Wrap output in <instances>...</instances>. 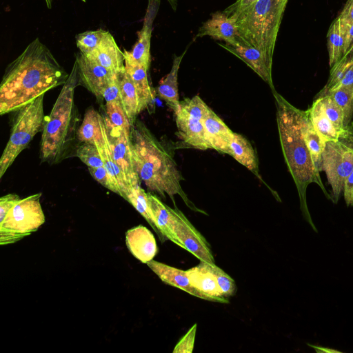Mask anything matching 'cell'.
<instances>
[{"instance_id": "obj_22", "label": "cell", "mask_w": 353, "mask_h": 353, "mask_svg": "<svg viewBox=\"0 0 353 353\" xmlns=\"http://www.w3.org/2000/svg\"><path fill=\"white\" fill-rule=\"evenodd\" d=\"M186 50L179 56L174 55L170 72L159 82L156 92L159 98L174 112L179 108L180 101L178 89V72Z\"/></svg>"}, {"instance_id": "obj_9", "label": "cell", "mask_w": 353, "mask_h": 353, "mask_svg": "<svg viewBox=\"0 0 353 353\" xmlns=\"http://www.w3.org/2000/svg\"><path fill=\"white\" fill-rule=\"evenodd\" d=\"M353 170V145L342 141H327L322 153L321 171L332 188V201L337 203L344 182Z\"/></svg>"}, {"instance_id": "obj_12", "label": "cell", "mask_w": 353, "mask_h": 353, "mask_svg": "<svg viewBox=\"0 0 353 353\" xmlns=\"http://www.w3.org/2000/svg\"><path fill=\"white\" fill-rule=\"evenodd\" d=\"M80 84L83 85L98 100L116 74L100 65L87 56L79 53L76 56Z\"/></svg>"}, {"instance_id": "obj_11", "label": "cell", "mask_w": 353, "mask_h": 353, "mask_svg": "<svg viewBox=\"0 0 353 353\" xmlns=\"http://www.w3.org/2000/svg\"><path fill=\"white\" fill-rule=\"evenodd\" d=\"M172 210L175 218L174 243L190 252L200 261L214 263L210 246L206 239L176 206Z\"/></svg>"}, {"instance_id": "obj_32", "label": "cell", "mask_w": 353, "mask_h": 353, "mask_svg": "<svg viewBox=\"0 0 353 353\" xmlns=\"http://www.w3.org/2000/svg\"><path fill=\"white\" fill-rule=\"evenodd\" d=\"M106 30L99 29L89 30L76 35V44L80 52L88 55L92 52L99 46L106 33Z\"/></svg>"}, {"instance_id": "obj_20", "label": "cell", "mask_w": 353, "mask_h": 353, "mask_svg": "<svg viewBox=\"0 0 353 353\" xmlns=\"http://www.w3.org/2000/svg\"><path fill=\"white\" fill-rule=\"evenodd\" d=\"M147 265L163 283L179 288L192 296L208 301V298L205 295L200 293L191 285L186 270L178 269L154 260L149 261Z\"/></svg>"}, {"instance_id": "obj_1", "label": "cell", "mask_w": 353, "mask_h": 353, "mask_svg": "<svg viewBox=\"0 0 353 353\" xmlns=\"http://www.w3.org/2000/svg\"><path fill=\"white\" fill-rule=\"evenodd\" d=\"M69 74L37 38L10 63L0 84V114L12 112L63 85Z\"/></svg>"}, {"instance_id": "obj_31", "label": "cell", "mask_w": 353, "mask_h": 353, "mask_svg": "<svg viewBox=\"0 0 353 353\" xmlns=\"http://www.w3.org/2000/svg\"><path fill=\"white\" fill-rule=\"evenodd\" d=\"M322 94L329 95L341 108L345 130L353 135V85L339 88Z\"/></svg>"}, {"instance_id": "obj_19", "label": "cell", "mask_w": 353, "mask_h": 353, "mask_svg": "<svg viewBox=\"0 0 353 353\" xmlns=\"http://www.w3.org/2000/svg\"><path fill=\"white\" fill-rule=\"evenodd\" d=\"M203 121L205 139L211 149L230 154L234 132L211 108L208 109Z\"/></svg>"}, {"instance_id": "obj_14", "label": "cell", "mask_w": 353, "mask_h": 353, "mask_svg": "<svg viewBox=\"0 0 353 353\" xmlns=\"http://www.w3.org/2000/svg\"><path fill=\"white\" fill-rule=\"evenodd\" d=\"M211 264L200 261L198 265L186 270L190 282L194 288L208 298V301L228 303V299L222 294Z\"/></svg>"}, {"instance_id": "obj_38", "label": "cell", "mask_w": 353, "mask_h": 353, "mask_svg": "<svg viewBox=\"0 0 353 353\" xmlns=\"http://www.w3.org/2000/svg\"><path fill=\"white\" fill-rule=\"evenodd\" d=\"M197 324H194L174 347L173 353H191L194 348Z\"/></svg>"}, {"instance_id": "obj_13", "label": "cell", "mask_w": 353, "mask_h": 353, "mask_svg": "<svg viewBox=\"0 0 353 353\" xmlns=\"http://www.w3.org/2000/svg\"><path fill=\"white\" fill-rule=\"evenodd\" d=\"M218 44L245 62L269 85L272 91L275 90L272 78V66L268 63L260 51L246 44L240 38L234 43Z\"/></svg>"}, {"instance_id": "obj_33", "label": "cell", "mask_w": 353, "mask_h": 353, "mask_svg": "<svg viewBox=\"0 0 353 353\" xmlns=\"http://www.w3.org/2000/svg\"><path fill=\"white\" fill-rule=\"evenodd\" d=\"M74 152L75 156L79 158L88 168H96L104 166L99 149L94 144L80 142Z\"/></svg>"}, {"instance_id": "obj_39", "label": "cell", "mask_w": 353, "mask_h": 353, "mask_svg": "<svg viewBox=\"0 0 353 353\" xmlns=\"http://www.w3.org/2000/svg\"><path fill=\"white\" fill-rule=\"evenodd\" d=\"M120 76L121 74H116L105 90L103 94V99L105 100V103L117 102L121 103Z\"/></svg>"}, {"instance_id": "obj_21", "label": "cell", "mask_w": 353, "mask_h": 353, "mask_svg": "<svg viewBox=\"0 0 353 353\" xmlns=\"http://www.w3.org/2000/svg\"><path fill=\"white\" fill-rule=\"evenodd\" d=\"M123 53L125 72L136 87L145 110L153 105L154 102V91L150 86L148 79V70L134 61L129 51L125 50Z\"/></svg>"}, {"instance_id": "obj_2", "label": "cell", "mask_w": 353, "mask_h": 353, "mask_svg": "<svg viewBox=\"0 0 353 353\" xmlns=\"http://www.w3.org/2000/svg\"><path fill=\"white\" fill-rule=\"evenodd\" d=\"M130 141L136 170L148 190L163 199L167 194L174 204V196L178 194L192 210L208 214L196 207L183 190L181 182L184 179L172 152L142 121L137 120L132 126Z\"/></svg>"}, {"instance_id": "obj_26", "label": "cell", "mask_w": 353, "mask_h": 353, "mask_svg": "<svg viewBox=\"0 0 353 353\" xmlns=\"http://www.w3.org/2000/svg\"><path fill=\"white\" fill-rule=\"evenodd\" d=\"M229 155L255 175L259 176L257 155L252 144L242 134L234 132Z\"/></svg>"}, {"instance_id": "obj_8", "label": "cell", "mask_w": 353, "mask_h": 353, "mask_svg": "<svg viewBox=\"0 0 353 353\" xmlns=\"http://www.w3.org/2000/svg\"><path fill=\"white\" fill-rule=\"evenodd\" d=\"M210 108L198 95L180 101L174 113L178 137L188 146L205 150L211 149L205 139L203 117Z\"/></svg>"}, {"instance_id": "obj_18", "label": "cell", "mask_w": 353, "mask_h": 353, "mask_svg": "<svg viewBox=\"0 0 353 353\" xmlns=\"http://www.w3.org/2000/svg\"><path fill=\"white\" fill-rule=\"evenodd\" d=\"M85 56L114 73L121 74L125 70L124 53L108 31L97 48Z\"/></svg>"}, {"instance_id": "obj_41", "label": "cell", "mask_w": 353, "mask_h": 353, "mask_svg": "<svg viewBox=\"0 0 353 353\" xmlns=\"http://www.w3.org/2000/svg\"><path fill=\"white\" fill-rule=\"evenodd\" d=\"M256 0H236L234 3L224 10V12L230 17L236 19L239 14L246 8Z\"/></svg>"}, {"instance_id": "obj_36", "label": "cell", "mask_w": 353, "mask_h": 353, "mask_svg": "<svg viewBox=\"0 0 353 353\" xmlns=\"http://www.w3.org/2000/svg\"><path fill=\"white\" fill-rule=\"evenodd\" d=\"M211 266L223 296L227 299L234 296L236 292V285L234 279L215 263H212Z\"/></svg>"}, {"instance_id": "obj_28", "label": "cell", "mask_w": 353, "mask_h": 353, "mask_svg": "<svg viewBox=\"0 0 353 353\" xmlns=\"http://www.w3.org/2000/svg\"><path fill=\"white\" fill-rule=\"evenodd\" d=\"M347 24L339 16L330 25L327 34V50L330 68L343 57Z\"/></svg>"}, {"instance_id": "obj_23", "label": "cell", "mask_w": 353, "mask_h": 353, "mask_svg": "<svg viewBox=\"0 0 353 353\" xmlns=\"http://www.w3.org/2000/svg\"><path fill=\"white\" fill-rule=\"evenodd\" d=\"M148 197L156 226L165 241L170 240L174 242L175 218L172 208L163 203L157 195L150 192H148Z\"/></svg>"}, {"instance_id": "obj_44", "label": "cell", "mask_w": 353, "mask_h": 353, "mask_svg": "<svg viewBox=\"0 0 353 353\" xmlns=\"http://www.w3.org/2000/svg\"><path fill=\"white\" fill-rule=\"evenodd\" d=\"M339 16L345 23L351 24L353 23V0H347Z\"/></svg>"}, {"instance_id": "obj_43", "label": "cell", "mask_w": 353, "mask_h": 353, "mask_svg": "<svg viewBox=\"0 0 353 353\" xmlns=\"http://www.w3.org/2000/svg\"><path fill=\"white\" fill-rule=\"evenodd\" d=\"M346 24L343 57H349L353 52V23Z\"/></svg>"}, {"instance_id": "obj_3", "label": "cell", "mask_w": 353, "mask_h": 353, "mask_svg": "<svg viewBox=\"0 0 353 353\" xmlns=\"http://www.w3.org/2000/svg\"><path fill=\"white\" fill-rule=\"evenodd\" d=\"M272 93L276 101V122L285 161L296 186L303 216L317 232L307 205V188L314 183L327 199L332 200V198L321 181L320 172L316 168L305 142L302 132L303 110L293 106L276 90Z\"/></svg>"}, {"instance_id": "obj_6", "label": "cell", "mask_w": 353, "mask_h": 353, "mask_svg": "<svg viewBox=\"0 0 353 353\" xmlns=\"http://www.w3.org/2000/svg\"><path fill=\"white\" fill-rule=\"evenodd\" d=\"M44 94L14 111L10 138L0 159V179L34 136L43 131Z\"/></svg>"}, {"instance_id": "obj_7", "label": "cell", "mask_w": 353, "mask_h": 353, "mask_svg": "<svg viewBox=\"0 0 353 353\" xmlns=\"http://www.w3.org/2000/svg\"><path fill=\"white\" fill-rule=\"evenodd\" d=\"M41 193L28 196L20 201L10 210L0 223V244L14 243L36 232L45 223L41 208Z\"/></svg>"}, {"instance_id": "obj_4", "label": "cell", "mask_w": 353, "mask_h": 353, "mask_svg": "<svg viewBox=\"0 0 353 353\" xmlns=\"http://www.w3.org/2000/svg\"><path fill=\"white\" fill-rule=\"evenodd\" d=\"M80 85L75 61L63 85L50 114L46 117L40 145L41 162L56 164L68 158L77 139L79 114L74 102V90Z\"/></svg>"}, {"instance_id": "obj_46", "label": "cell", "mask_w": 353, "mask_h": 353, "mask_svg": "<svg viewBox=\"0 0 353 353\" xmlns=\"http://www.w3.org/2000/svg\"><path fill=\"white\" fill-rule=\"evenodd\" d=\"M170 5L171 6L172 8L175 10L176 9L177 6V1L176 0H167Z\"/></svg>"}, {"instance_id": "obj_5", "label": "cell", "mask_w": 353, "mask_h": 353, "mask_svg": "<svg viewBox=\"0 0 353 353\" xmlns=\"http://www.w3.org/2000/svg\"><path fill=\"white\" fill-rule=\"evenodd\" d=\"M288 2V0H256L243 10L236 21L241 40L260 51L271 66Z\"/></svg>"}, {"instance_id": "obj_15", "label": "cell", "mask_w": 353, "mask_h": 353, "mask_svg": "<svg viewBox=\"0 0 353 353\" xmlns=\"http://www.w3.org/2000/svg\"><path fill=\"white\" fill-rule=\"evenodd\" d=\"M159 0H148V7L141 30L138 32V40L130 52L132 59L149 70L150 65V41L152 24L158 12Z\"/></svg>"}, {"instance_id": "obj_40", "label": "cell", "mask_w": 353, "mask_h": 353, "mask_svg": "<svg viewBox=\"0 0 353 353\" xmlns=\"http://www.w3.org/2000/svg\"><path fill=\"white\" fill-rule=\"evenodd\" d=\"M16 194H8L0 198V223L2 222L10 210L20 201Z\"/></svg>"}, {"instance_id": "obj_30", "label": "cell", "mask_w": 353, "mask_h": 353, "mask_svg": "<svg viewBox=\"0 0 353 353\" xmlns=\"http://www.w3.org/2000/svg\"><path fill=\"white\" fill-rule=\"evenodd\" d=\"M124 199L129 202L147 221L154 231L157 234L160 241L162 243L165 241L155 225L154 218L149 204L148 192H146L141 185L132 187L128 192Z\"/></svg>"}, {"instance_id": "obj_16", "label": "cell", "mask_w": 353, "mask_h": 353, "mask_svg": "<svg viewBox=\"0 0 353 353\" xmlns=\"http://www.w3.org/2000/svg\"><path fill=\"white\" fill-rule=\"evenodd\" d=\"M204 36H210L227 43L236 42L239 36L236 19L229 17L224 11L213 13L211 18L199 28L196 37Z\"/></svg>"}, {"instance_id": "obj_35", "label": "cell", "mask_w": 353, "mask_h": 353, "mask_svg": "<svg viewBox=\"0 0 353 353\" xmlns=\"http://www.w3.org/2000/svg\"><path fill=\"white\" fill-rule=\"evenodd\" d=\"M105 114L103 115L116 127L131 130L132 125L123 108L122 104L117 102H108L105 105Z\"/></svg>"}, {"instance_id": "obj_34", "label": "cell", "mask_w": 353, "mask_h": 353, "mask_svg": "<svg viewBox=\"0 0 353 353\" xmlns=\"http://www.w3.org/2000/svg\"><path fill=\"white\" fill-rule=\"evenodd\" d=\"M353 63V55L343 57L330 69V77L323 88L318 94H324L339 83Z\"/></svg>"}, {"instance_id": "obj_42", "label": "cell", "mask_w": 353, "mask_h": 353, "mask_svg": "<svg viewBox=\"0 0 353 353\" xmlns=\"http://www.w3.org/2000/svg\"><path fill=\"white\" fill-rule=\"evenodd\" d=\"M343 193L346 205L353 206V170L344 182Z\"/></svg>"}, {"instance_id": "obj_17", "label": "cell", "mask_w": 353, "mask_h": 353, "mask_svg": "<svg viewBox=\"0 0 353 353\" xmlns=\"http://www.w3.org/2000/svg\"><path fill=\"white\" fill-rule=\"evenodd\" d=\"M125 243L131 254L143 263L153 260L158 252L153 234L141 225L126 232Z\"/></svg>"}, {"instance_id": "obj_27", "label": "cell", "mask_w": 353, "mask_h": 353, "mask_svg": "<svg viewBox=\"0 0 353 353\" xmlns=\"http://www.w3.org/2000/svg\"><path fill=\"white\" fill-rule=\"evenodd\" d=\"M302 132L306 145L310 151L313 162L319 172H321L322 153L325 143L315 130L310 120L307 110H303Z\"/></svg>"}, {"instance_id": "obj_10", "label": "cell", "mask_w": 353, "mask_h": 353, "mask_svg": "<svg viewBox=\"0 0 353 353\" xmlns=\"http://www.w3.org/2000/svg\"><path fill=\"white\" fill-rule=\"evenodd\" d=\"M103 117L114 161L122 170L132 186L140 185L141 179L136 170L132 157L130 130L116 127L103 115Z\"/></svg>"}, {"instance_id": "obj_29", "label": "cell", "mask_w": 353, "mask_h": 353, "mask_svg": "<svg viewBox=\"0 0 353 353\" xmlns=\"http://www.w3.org/2000/svg\"><path fill=\"white\" fill-rule=\"evenodd\" d=\"M99 113L94 108L86 110L83 121L78 128L77 139L79 142L96 145L103 141V137L99 119Z\"/></svg>"}, {"instance_id": "obj_25", "label": "cell", "mask_w": 353, "mask_h": 353, "mask_svg": "<svg viewBox=\"0 0 353 353\" xmlns=\"http://www.w3.org/2000/svg\"><path fill=\"white\" fill-rule=\"evenodd\" d=\"M120 94L123 108L132 126L144 109L137 88L125 70L120 76Z\"/></svg>"}, {"instance_id": "obj_37", "label": "cell", "mask_w": 353, "mask_h": 353, "mask_svg": "<svg viewBox=\"0 0 353 353\" xmlns=\"http://www.w3.org/2000/svg\"><path fill=\"white\" fill-rule=\"evenodd\" d=\"M91 176L101 185L109 190L119 195V190L112 181L110 176L104 166L99 168H88Z\"/></svg>"}, {"instance_id": "obj_45", "label": "cell", "mask_w": 353, "mask_h": 353, "mask_svg": "<svg viewBox=\"0 0 353 353\" xmlns=\"http://www.w3.org/2000/svg\"><path fill=\"white\" fill-rule=\"evenodd\" d=\"M353 85V63L346 72L345 76L341 79V81L335 85L332 88H331L329 91L335 90L342 87H347ZM327 91V92H329ZM326 93V92H325ZM325 94V93H324Z\"/></svg>"}, {"instance_id": "obj_24", "label": "cell", "mask_w": 353, "mask_h": 353, "mask_svg": "<svg viewBox=\"0 0 353 353\" xmlns=\"http://www.w3.org/2000/svg\"><path fill=\"white\" fill-rule=\"evenodd\" d=\"M307 111L315 130L325 142L343 141L341 134L326 116L320 98H314Z\"/></svg>"}, {"instance_id": "obj_47", "label": "cell", "mask_w": 353, "mask_h": 353, "mask_svg": "<svg viewBox=\"0 0 353 353\" xmlns=\"http://www.w3.org/2000/svg\"><path fill=\"white\" fill-rule=\"evenodd\" d=\"M45 2L48 8H52V0H45Z\"/></svg>"}]
</instances>
